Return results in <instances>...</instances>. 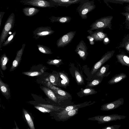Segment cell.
Masks as SVG:
<instances>
[{"label": "cell", "instance_id": "1", "mask_svg": "<svg viewBox=\"0 0 129 129\" xmlns=\"http://www.w3.org/2000/svg\"><path fill=\"white\" fill-rule=\"evenodd\" d=\"M79 3L77 11L82 19H86L87 18V14L94 10L96 6L94 1L89 0H81Z\"/></svg>", "mask_w": 129, "mask_h": 129}, {"label": "cell", "instance_id": "2", "mask_svg": "<svg viewBox=\"0 0 129 129\" xmlns=\"http://www.w3.org/2000/svg\"><path fill=\"white\" fill-rule=\"evenodd\" d=\"M15 23L14 14L12 13L5 22L0 37V49L7 37L9 32L13 28Z\"/></svg>", "mask_w": 129, "mask_h": 129}, {"label": "cell", "instance_id": "3", "mask_svg": "<svg viewBox=\"0 0 129 129\" xmlns=\"http://www.w3.org/2000/svg\"><path fill=\"white\" fill-rule=\"evenodd\" d=\"M113 18L112 16H108L98 19L90 26V28L89 30H93L99 28H105L112 29L111 21Z\"/></svg>", "mask_w": 129, "mask_h": 129}, {"label": "cell", "instance_id": "4", "mask_svg": "<svg viewBox=\"0 0 129 129\" xmlns=\"http://www.w3.org/2000/svg\"><path fill=\"white\" fill-rule=\"evenodd\" d=\"M126 117L124 115L113 114L104 115H98L90 118L88 120L98 121L99 123H107L110 121L125 118Z\"/></svg>", "mask_w": 129, "mask_h": 129}, {"label": "cell", "instance_id": "5", "mask_svg": "<svg viewBox=\"0 0 129 129\" xmlns=\"http://www.w3.org/2000/svg\"><path fill=\"white\" fill-rule=\"evenodd\" d=\"M24 5H27L41 8L54 7L55 6L48 0H21L20 1Z\"/></svg>", "mask_w": 129, "mask_h": 129}, {"label": "cell", "instance_id": "6", "mask_svg": "<svg viewBox=\"0 0 129 129\" xmlns=\"http://www.w3.org/2000/svg\"><path fill=\"white\" fill-rule=\"evenodd\" d=\"M76 31H70L60 37L57 41V47H63L68 45L73 39Z\"/></svg>", "mask_w": 129, "mask_h": 129}, {"label": "cell", "instance_id": "7", "mask_svg": "<svg viewBox=\"0 0 129 129\" xmlns=\"http://www.w3.org/2000/svg\"><path fill=\"white\" fill-rule=\"evenodd\" d=\"M54 32V31L52 30L50 27H39L37 28L33 31L34 37L37 39L40 37H45L51 35Z\"/></svg>", "mask_w": 129, "mask_h": 129}, {"label": "cell", "instance_id": "8", "mask_svg": "<svg viewBox=\"0 0 129 129\" xmlns=\"http://www.w3.org/2000/svg\"><path fill=\"white\" fill-rule=\"evenodd\" d=\"M114 52V50H112L106 53L101 59L94 64L91 74H92L96 72L103 64L111 58Z\"/></svg>", "mask_w": 129, "mask_h": 129}, {"label": "cell", "instance_id": "9", "mask_svg": "<svg viewBox=\"0 0 129 129\" xmlns=\"http://www.w3.org/2000/svg\"><path fill=\"white\" fill-rule=\"evenodd\" d=\"M124 100L123 98H120L117 100L103 105L101 106V110L102 111H108L115 109L124 103Z\"/></svg>", "mask_w": 129, "mask_h": 129}, {"label": "cell", "instance_id": "10", "mask_svg": "<svg viewBox=\"0 0 129 129\" xmlns=\"http://www.w3.org/2000/svg\"><path fill=\"white\" fill-rule=\"evenodd\" d=\"M103 28L98 29L94 31L89 29L87 31L89 35L93 38L94 41H101L107 37V34L103 32Z\"/></svg>", "mask_w": 129, "mask_h": 129}, {"label": "cell", "instance_id": "11", "mask_svg": "<svg viewBox=\"0 0 129 129\" xmlns=\"http://www.w3.org/2000/svg\"><path fill=\"white\" fill-rule=\"evenodd\" d=\"M87 49L86 43L81 40L77 46L75 51L81 58L85 60L88 54Z\"/></svg>", "mask_w": 129, "mask_h": 129}, {"label": "cell", "instance_id": "12", "mask_svg": "<svg viewBox=\"0 0 129 129\" xmlns=\"http://www.w3.org/2000/svg\"><path fill=\"white\" fill-rule=\"evenodd\" d=\"M25 46V44H23L21 49L17 51L15 58L13 61L12 66L10 69V71H13L19 65L21 59V57Z\"/></svg>", "mask_w": 129, "mask_h": 129}, {"label": "cell", "instance_id": "13", "mask_svg": "<svg viewBox=\"0 0 129 129\" xmlns=\"http://www.w3.org/2000/svg\"><path fill=\"white\" fill-rule=\"evenodd\" d=\"M54 5L65 7L67 8L71 5L78 3L81 0H48Z\"/></svg>", "mask_w": 129, "mask_h": 129}, {"label": "cell", "instance_id": "14", "mask_svg": "<svg viewBox=\"0 0 129 129\" xmlns=\"http://www.w3.org/2000/svg\"><path fill=\"white\" fill-rule=\"evenodd\" d=\"M118 61L122 66H127L129 68V56L123 52L116 55Z\"/></svg>", "mask_w": 129, "mask_h": 129}, {"label": "cell", "instance_id": "15", "mask_svg": "<svg viewBox=\"0 0 129 129\" xmlns=\"http://www.w3.org/2000/svg\"><path fill=\"white\" fill-rule=\"evenodd\" d=\"M51 22L53 23L58 22L61 23H65L70 22L71 20V18L69 16H62L56 17L52 16L49 18Z\"/></svg>", "mask_w": 129, "mask_h": 129}, {"label": "cell", "instance_id": "16", "mask_svg": "<svg viewBox=\"0 0 129 129\" xmlns=\"http://www.w3.org/2000/svg\"><path fill=\"white\" fill-rule=\"evenodd\" d=\"M126 75L123 73H121L117 74L113 76L108 81L110 84H116L123 80L127 77Z\"/></svg>", "mask_w": 129, "mask_h": 129}, {"label": "cell", "instance_id": "17", "mask_svg": "<svg viewBox=\"0 0 129 129\" xmlns=\"http://www.w3.org/2000/svg\"><path fill=\"white\" fill-rule=\"evenodd\" d=\"M22 11L25 15L31 17L36 14L40 10L36 8L27 7L23 8Z\"/></svg>", "mask_w": 129, "mask_h": 129}, {"label": "cell", "instance_id": "18", "mask_svg": "<svg viewBox=\"0 0 129 129\" xmlns=\"http://www.w3.org/2000/svg\"><path fill=\"white\" fill-rule=\"evenodd\" d=\"M0 88L2 94L6 97L10 96V90L8 85L4 83L0 79Z\"/></svg>", "mask_w": 129, "mask_h": 129}, {"label": "cell", "instance_id": "19", "mask_svg": "<svg viewBox=\"0 0 129 129\" xmlns=\"http://www.w3.org/2000/svg\"><path fill=\"white\" fill-rule=\"evenodd\" d=\"M89 105L88 103H84L77 105H74L68 106L62 109L60 113V115L62 114L65 113L70 111L76 108H80L88 106Z\"/></svg>", "mask_w": 129, "mask_h": 129}, {"label": "cell", "instance_id": "20", "mask_svg": "<svg viewBox=\"0 0 129 129\" xmlns=\"http://www.w3.org/2000/svg\"><path fill=\"white\" fill-rule=\"evenodd\" d=\"M79 108H76L70 111L60 115L61 119L66 120L73 117L78 113Z\"/></svg>", "mask_w": 129, "mask_h": 129}, {"label": "cell", "instance_id": "21", "mask_svg": "<svg viewBox=\"0 0 129 129\" xmlns=\"http://www.w3.org/2000/svg\"><path fill=\"white\" fill-rule=\"evenodd\" d=\"M124 48L127 52L129 54V35L127 34L124 36L122 41L117 47Z\"/></svg>", "mask_w": 129, "mask_h": 129}, {"label": "cell", "instance_id": "22", "mask_svg": "<svg viewBox=\"0 0 129 129\" xmlns=\"http://www.w3.org/2000/svg\"><path fill=\"white\" fill-rule=\"evenodd\" d=\"M42 90L49 98L54 102H56L57 98L52 90L48 88L45 87H43Z\"/></svg>", "mask_w": 129, "mask_h": 129}, {"label": "cell", "instance_id": "23", "mask_svg": "<svg viewBox=\"0 0 129 129\" xmlns=\"http://www.w3.org/2000/svg\"><path fill=\"white\" fill-rule=\"evenodd\" d=\"M0 59L1 68L2 70L5 71L7 68L6 65L9 60V58L5 53L1 56Z\"/></svg>", "mask_w": 129, "mask_h": 129}, {"label": "cell", "instance_id": "24", "mask_svg": "<svg viewBox=\"0 0 129 129\" xmlns=\"http://www.w3.org/2000/svg\"><path fill=\"white\" fill-rule=\"evenodd\" d=\"M44 72L43 68L39 70L31 71L24 72L22 73L24 75L30 76H34L39 75L42 74Z\"/></svg>", "mask_w": 129, "mask_h": 129}, {"label": "cell", "instance_id": "25", "mask_svg": "<svg viewBox=\"0 0 129 129\" xmlns=\"http://www.w3.org/2000/svg\"><path fill=\"white\" fill-rule=\"evenodd\" d=\"M109 65L107 64L102 66L97 73V76L102 77L105 76L106 73L109 69Z\"/></svg>", "mask_w": 129, "mask_h": 129}, {"label": "cell", "instance_id": "26", "mask_svg": "<svg viewBox=\"0 0 129 129\" xmlns=\"http://www.w3.org/2000/svg\"><path fill=\"white\" fill-rule=\"evenodd\" d=\"M51 88L56 93L60 96L61 97L64 98L68 96L69 94L66 91L53 85H52Z\"/></svg>", "mask_w": 129, "mask_h": 129}, {"label": "cell", "instance_id": "27", "mask_svg": "<svg viewBox=\"0 0 129 129\" xmlns=\"http://www.w3.org/2000/svg\"><path fill=\"white\" fill-rule=\"evenodd\" d=\"M37 46L39 50L43 53L51 54L52 53L50 48L47 46L40 44H38Z\"/></svg>", "mask_w": 129, "mask_h": 129}, {"label": "cell", "instance_id": "28", "mask_svg": "<svg viewBox=\"0 0 129 129\" xmlns=\"http://www.w3.org/2000/svg\"><path fill=\"white\" fill-rule=\"evenodd\" d=\"M59 74L60 78L62 79L60 81V85L63 86L67 85L69 82L68 77L64 74L62 73H60Z\"/></svg>", "mask_w": 129, "mask_h": 129}, {"label": "cell", "instance_id": "29", "mask_svg": "<svg viewBox=\"0 0 129 129\" xmlns=\"http://www.w3.org/2000/svg\"><path fill=\"white\" fill-rule=\"evenodd\" d=\"M81 92L82 94L84 96L95 94L97 92L94 89L90 88L83 89Z\"/></svg>", "mask_w": 129, "mask_h": 129}, {"label": "cell", "instance_id": "30", "mask_svg": "<svg viewBox=\"0 0 129 129\" xmlns=\"http://www.w3.org/2000/svg\"><path fill=\"white\" fill-rule=\"evenodd\" d=\"M16 34V32H14L8 38L6 41H5L2 44V46L5 47L6 46L12 42Z\"/></svg>", "mask_w": 129, "mask_h": 129}, {"label": "cell", "instance_id": "31", "mask_svg": "<svg viewBox=\"0 0 129 129\" xmlns=\"http://www.w3.org/2000/svg\"><path fill=\"white\" fill-rule=\"evenodd\" d=\"M75 75L76 81L79 84H81L83 83L84 80L81 75L77 70L75 71Z\"/></svg>", "mask_w": 129, "mask_h": 129}, {"label": "cell", "instance_id": "32", "mask_svg": "<svg viewBox=\"0 0 129 129\" xmlns=\"http://www.w3.org/2000/svg\"><path fill=\"white\" fill-rule=\"evenodd\" d=\"M121 13L125 17V28L127 29H129V13L126 12Z\"/></svg>", "mask_w": 129, "mask_h": 129}, {"label": "cell", "instance_id": "33", "mask_svg": "<svg viewBox=\"0 0 129 129\" xmlns=\"http://www.w3.org/2000/svg\"><path fill=\"white\" fill-rule=\"evenodd\" d=\"M105 2L123 4L124 3H129V0H111L104 1Z\"/></svg>", "mask_w": 129, "mask_h": 129}, {"label": "cell", "instance_id": "34", "mask_svg": "<svg viewBox=\"0 0 129 129\" xmlns=\"http://www.w3.org/2000/svg\"><path fill=\"white\" fill-rule=\"evenodd\" d=\"M62 61L61 59H55L49 60L48 61V64H50L57 65Z\"/></svg>", "mask_w": 129, "mask_h": 129}, {"label": "cell", "instance_id": "35", "mask_svg": "<svg viewBox=\"0 0 129 129\" xmlns=\"http://www.w3.org/2000/svg\"><path fill=\"white\" fill-rule=\"evenodd\" d=\"M101 82V81L99 79H95L90 83L88 86L90 87H93L99 84Z\"/></svg>", "mask_w": 129, "mask_h": 129}, {"label": "cell", "instance_id": "36", "mask_svg": "<svg viewBox=\"0 0 129 129\" xmlns=\"http://www.w3.org/2000/svg\"><path fill=\"white\" fill-rule=\"evenodd\" d=\"M121 125H115L105 127L102 129H118Z\"/></svg>", "mask_w": 129, "mask_h": 129}, {"label": "cell", "instance_id": "37", "mask_svg": "<svg viewBox=\"0 0 129 129\" xmlns=\"http://www.w3.org/2000/svg\"><path fill=\"white\" fill-rule=\"evenodd\" d=\"M87 38L88 39L91 45H93L94 44V39L92 37L89 35L87 37Z\"/></svg>", "mask_w": 129, "mask_h": 129}, {"label": "cell", "instance_id": "38", "mask_svg": "<svg viewBox=\"0 0 129 129\" xmlns=\"http://www.w3.org/2000/svg\"><path fill=\"white\" fill-rule=\"evenodd\" d=\"M49 78L50 81L52 83H53L55 82V78L53 75H51L50 76Z\"/></svg>", "mask_w": 129, "mask_h": 129}, {"label": "cell", "instance_id": "39", "mask_svg": "<svg viewBox=\"0 0 129 129\" xmlns=\"http://www.w3.org/2000/svg\"><path fill=\"white\" fill-rule=\"evenodd\" d=\"M5 13L4 12H1L0 13V27H1V23L2 21V19Z\"/></svg>", "mask_w": 129, "mask_h": 129}, {"label": "cell", "instance_id": "40", "mask_svg": "<svg viewBox=\"0 0 129 129\" xmlns=\"http://www.w3.org/2000/svg\"><path fill=\"white\" fill-rule=\"evenodd\" d=\"M39 110L42 112H44L47 111L45 108L42 107H40L38 108Z\"/></svg>", "mask_w": 129, "mask_h": 129}, {"label": "cell", "instance_id": "41", "mask_svg": "<svg viewBox=\"0 0 129 129\" xmlns=\"http://www.w3.org/2000/svg\"><path fill=\"white\" fill-rule=\"evenodd\" d=\"M25 117L27 121H29L30 120V116L28 114H25Z\"/></svg>", "mask_w": 129, "mask_h": 129}, {"label": "cell", "instance_id": "42", "mask_svg": "<svg viewBox=\"0 0 129 129\" xmlns=\"http://www.w3.org/2000/svg\"><path fill=\"white\" fill-rule=\"evenodd\" d=\"M125 9L126 12L129 13V4L127 5L125 7Z\"/></svg>", "mask_w": 129, "mask_h": 129}, {"label": "cell", "instance_id": "43", "mask_svg": "<svg viewBox=\"0 0 129 129\" xmlns=\"http://www.w3.org/2000/svg\"><path fill=\"white\" fill-rule=\"evenodd\" d=\"M103 41L105 45H107V43L109 41V39L108 37L105 38Z\"/></svg>", "mask_w": 129, "mask_h": 129}]
</instances>
